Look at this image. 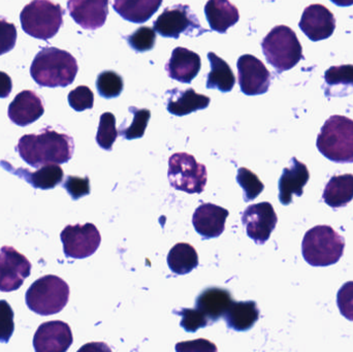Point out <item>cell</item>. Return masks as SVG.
Listing matches in <instances>:
<instances>
[{
  "label": "cell",
  "instance_id": "7",
  "mask_svg": "<svg viewBox=\"0 0 353 352\" xmlns=\"http://www.w3.org/2000/svg\"><path fill=\"white\" fill-rule=\"evenodd\" d=\"M63 14L61 6L51 0H31L21 12V25L26 34L48 41L61 28Z\"/></svg>",
  "mask_w": 353,
  "mask_h": 352
},
{
  "label": "cell",
  "instance_id": "16",
  "mask_svg": "<svg viewBox=\"0 0 353 352\" xmlns=\"http://www.w3.org/2000/svg\"><path fill=\"white\" fill-rule=\"evenodd\" d=\"M68 10L77 24L86 30L105 25L109 14V0H68Z\"/></svg>",
  "mask_w": 353,
  "mask_h": 352
},
{
  "label": "cell",
  "instance_id": "31",
  "mask_svg": "<svg viewBox=\"0 0 353 352\" xmlns=\"http://www.w3.org/2000/svg\"><path fill=\"white\" fill-rule=\"evenodd\" d=\"M130 112L134 115V120L128 127L121 126L119 134L130 141L143 138L150 120L151 112L147 109H138L134 107H130Z\"/></svg>",
  "mask_w": 353,
  "mask_h": 352
},
{
  "label": "cell",
  "instance_id": "13",
  "mask_svg": "<svg viewBox=\"0 0 353 352\" xmlns=\"http://www.w3.org/2000/svg\"><path fill=\"white\" fill-rule=\"evenodd\" d=\"M236 65L239 84L243 93L246 95H259L269 90L271 72L259 58L246 54L239 58Z\"/></svg>",
  "mask_w": 353,
  "mask_h": 352
},
{
  "label": "cell",
  "instance_id": "32",
  "mask_svg": "<svg viewBox=\"0 0 353 352\" xmlns=\"http://www.w3.org/2000/svg\"><path fill=\"white\" fill-rule=\"evenodd\" d=\"M97 88L101 96L108 99H115L123 90V80L117 72L105 70L97 76Z\"/></svg>",
  "mask_w": 353,
  "mask_h": 352
},
{
  "label": "cell",
  "instance_id": "26",
  "mask_svg": "<svg viewBox=\"0 0 353 352\" xmlns=\"http://www.w3.org/2000/svg\"><path fill=\"white\" fill-rule=\"evenodd\" d=\"M323 200L333 209L343 208L353 200V175L334 176L323 190Z\"/></svg>",
  "mask_w": 353,
  "mask_h": 352
},
{
  "label": "cell",
  "instance_id": "6",
  "mask_svg": "<svg viewBox=\"0 0 353 352\" xmlns=\"http://www.w3.org/2000/svg\"><path fill=\"white\" fill-rule=\"evenodd\" d=\"M268 62L278 72L292 70L303 56V48L296 32L285 25L274 27L261 43Z\"/></svg>",
  "mask_w": 353,
  "mask_h": 352
},
{
  "label": "cell",
  "instance_id": "25",
  "mask_svg": "<svg viewBox=\"0 0 353 352\" xmlns=\"http://www.w3.org/2000/svg\"><path fill=\"white\" fill-rule=\"evenodd\" d=\"M223 318L228 328L236 332H246L259 320V309L254 301H234Z\"/></svg>",
  "mask_w": 353,
  "mask_h": 352
},
{
  "label": "cell",
  "instance_id": "12",
  "mask_svg": "<svg viewBox=\"0 0 353 352\" xmlns=\"http://www.w3.org/2000/svg\"><path fill=\"white\" fill-rule=\"evenodd\" d=\"M154 30L161 37L178 39L182 33H201V25L188 6L178 4L165 8L154 22Z\"/></svg>",
  "mask_w": 353,
  "mask_h": 352
},
{
  "label": "cell",
  "instance_id": "8",
  "mask_svg": "<svg viewBox=\"0 0 353 352\" xmlns=\"http://www.w3.org/2000/svg\"><path fill=\"white\" fill-rule=\"evenodd\" d=\"M168 177L172 187L176 190L201 194L208 181L207 167L197 163L192 155L178 152L170 157Z\"/></svg>",
  "mask_w": 353,
  "mask_h": 352
},
{
  "label": "cell",
  "instance_id": "27",
  "mask_svg": "<svg viewBox=\"0 0 353 352\" xmlns=\"http://www.w3.org/2000/svg\"><path fill=\"white\" fill-rule=\"evenodd\" d=\"M211 72L208 74L207 88L218 89L221 92H230L236 84V78L230 64L213 52L208 54Z\"/></svg>",
  "mask_w": 353,
  "mask_h": 352
},
{
  "label": "cell",
  "instance_id": "10",
  "mask_svg": "<svg viewBox=\"0 0 353 352\" xmlns=\"http://www.w3.org/2000/svg\"><path fill=\"white\" fill-rule=\"evenodd\" d=\"M31 262L26 256L10 246L0 249V291L10 293L22 287L30 276Z\"/></svg>",
  "mask_w": 353,
  "mask_h": 352
},
{
  "label": "cell",
  "instance_id": "41",
  "mask_svg": "<svg viewBox=\"0 0 353 352\" xmlns=\"http://www.w3.org/2000/svg\"><path fill=\"white\" fill-rule=\"evenodd\" d=\"M337 304L340 313L346 320L353 322V281L342 285L338 291Z\"/></svg>",
  "mask_w": 353,
  "mask_h": 352
},
{
  "label": "cell",
  "instance_id": "5",
  "mask_svg": "<svg viewBox=\"0 0 353 352\" xmlns=\"http://www.w3.org/2000/svg\"><path fill=\"white\" fill-rule=\"evenodd\" d=\"M70 287L55 275L41 277L31 284L25 296L27 307L39 315L59 313L68 305Z\"/></svg>",
  "mask_w": 353,
  "mask_h": 352
},
{
  "label": "cell",
  "instance_id": "22",
  "mask_svg": "<svg viewBox=\"0 0 353 352\" xmlns=\"http://www.w3.org/2000/svg\"><path fill=\"white\" fill-rule=\"evenodd\" d=\"M205 14L212 30L219 33H225L240 20L238 8L230 0H209Z\"/></svg>",
  "mask_w": 353,
  "mask_h": 352
},
{
  "label": "cell",
  "instance_id": "15",
  "mask_svg": "<svg viewBox=\"0 0 353 352\" xmlns=\"http://www.w3.org/2000/svg\"><path fill=\"white\" fill-rule=\"evenodd\" d=\"M299 26L311 41H323L335 31L336 19L327 6L311 4L305 8Z\"/></svg>",
  "mask_w": 353,
  "mask_h": 352
},
{
  "label": "cell",
  "instance_id": "19",
  "mask_svg": "<svg viewBox=\"0 0 353 352\" xmlns=\"http://www.w3.org/2000/svg\"><path fill=\"white\" fill-rule=\"evenodd\" d=\"M310 179V173L305 163L292 157L290 167L283 169L279 179V200L284 206L292 203V196H302L304 187Z\"/></svg>",
  "mask_w": 353,
  "mask_h": 352
},
{
  "label": "cell",
  "instance_id": "30",
  "mask_svg": "<svg viewBox=\"0 0 353 352\" xmlns=\"http://www.w3.org/2000/svg\"><path fill=\"white\" fill-rule=\"evenodd\" d=\"M118 136H119V132L116 127L115 116L110 112L103 113L99 119V130L97 134V144L103 150L111 151Z\"/></svg>",
  "mask_w": 353,
  "mask_h": 352
},
{
  "label": "cell",
  "instance_id": "38",
  "mask_svg": "<svg viewBox=\"0 0 353 352\" xmlns=\"http://www.w3.org/2000/svg\"><path fill=\"white\" fill-rule=\"evenodd\" d=\"M14 313L6 300H0V343H8L14 331Z\"/></svg>",
  "mask_w": 353,
  "mask_h": 352
},
{
  "label": "cell",
  "instance_id": "17",
  "mask_svg": "<svg viewBox=\"0 0 353 352\" xmlns=\"http://www.w3.org/2000/svg\"><path fill=\"white\" fill-rule=\"evenodd\" d=\"M230 212L217 205H201L192 217L193 227L203 239H215L225 231L226 219Z\"/></svg>",
  "mask_w": 353,
  "mask_h": 352
},
{
  "label": "cell",
  "instance_id": "4",
  "mask_svg": "<svg viewBox=\"0 0 353 352\" xmlns=\"http://www.w3.org/2000/svg\"><path fill=\"white\" fill-rule=\"evenodd\" d=\"M345 241L330 225H316L305 234L302 243L304 260L312 267L337 264L344 253Z\"/></svg>",
  "mask_w": 353,
  "mask_h": 352
},
{
  "label": "cell",
  "instance_id": "28",
  "mask_svg": "<svg viewBox=\"0 0 353 352\" xmlns=\"http://www.w3.org/2000/svg\"><path fill=\"white\" fill-rule=\"evenodd\" d=\"M196 250L188 243H178L170 250L168 265L176 275H186L199 267Z\"/></svg>",
  "mask_w": 353,
  "mask_h": 352
},
{
  "label": "cell",
  "instance_id": "9",
  "mask_svg": "<svg viewBox=\"0 0 353 352\" xmlns=\"http://www.w3.org/2000/svg\"><path fill=\"white\" fill-rule=\"evenodd\" d=\"M66 258L83 260L93 256L101 243V234L92 223L68 225L60 234Z\"/></svg>",
  "mask_w": 353,
  "mask_h": 352
},
{
  "label": "cell",
  "instance_id": "40",
  "mask_svg": "<svg viewBox=\"0 0 353 352\" xmlns=\"http://www.w3.org/2000/svg\"><path fill=\"white\" fill-rule=\"evenodd\" d=\"M63 187L74 200L90 194V181H89L88 177L80 178L76 177V176H68L63 183Z\"/></svg>",
  "mask_w": 353,
  "mask_h": 352
},
{
  "label": "cell",
  "instance_id": "14",
  "mask_svg": "<svg viewBox=\"0 0 353 352\" xmlns=\"http://www.w3.org/2000/svg\"><path fill=\"white\" fill-rule=\"evenodd\" d=\"M72 342L74 337L70 326L60 320L41 324L33 338V346L37 352H65Z\"/></svg>",
  "mask_w": 353,
  "mask_h": 352
},
{
  "label": "cell",
  "instance_id": "39",
  "mask_svg": "<svg viewBox=\"0 0 353 352\" xmlns=\"http://www.w3.org/2000/svg\"><path fill=\"white\" fill-rule=\"evenodd\" d=\"M17 28L12 23L0 17V56L14 49L17 41Z\"/></svg>",
  "mask_w": 353,
  "mask_h": 352
},
{
  "label": "cell",
  "instance_id": "21",
  "mask_svg": "<svg viewBox=\"0 0 353 352\" xmlns=\"http://www.w3.org/2000/svg\"><path fill=\"white\" fill-rule=\"evenodd\" d=\"M232 295L226 289L209 287L199 293L195 301V308L212 324L221 320L232 305Z\"/></svg>",
  "mask_w": 353,
  "mask_h": 352
},
{
  "label": "cell",
  "instance_id": "37",
  "mask_svg": "<svg viewBox=\"0 0 353 352\" xmlns=\"http://www.w3.org/2000/svg\"><path fill=\"white\" fill-rule=\"evenodd\" d=\"M178 315L182 316L180 326L184 329L186 332L194 333L199 329L205 328L211 324L207 318L201 313L199 310L195 309H182L181 311L175 312Z\"/></svg>",
  "mask_w": 353,
  "mask_h": 352
},
{
  "label": "cell",
  "instance_id": "24",
  "mask_svg": "<svg viewBox=\"0 0 353 352\" xmlns=\"http://www.w3.org/2000/svg\"><path fill=\"white\" fill-rule=\"evenodd\" d=\"M211 99L205 95L199 94L194 89L187 90L174 89L171 91V97L168 101V110L173 115L182 117L193 112L205 109L210 105Z\"/></svg>",
  "mask_w": 353,
  "mask_h": 352
},
{
  "label": "cell",
  "instance_id": "23",
  "mask_svg": "<svg viewBox=\"0 0 353 352\" xmlns=\"http://www.w3.org/2000/svg\"><path fill=\"white\" fill-rule=\"evenodd\" d=\"M163 0H114L113 8L132 23L147 22L159 10Z\"/></svg>",
  "mask_w": 353,
  "mask_h": 352
},
{
  "label": "cell",
  "instance_id": "1",
  "mask_svg": "<svg viewBox=\"0 0 353 352\" xmlns=\"http://www.w3.org/2000/svg\"><path fill=\"white\" fill-rule=\"evenodd\" d=\"M16 149L27 165L39 169L51 163H68L74 155V142L68 134L46 127L39 134L23 136Z\"/></svg>",
  "mask_w": 353,
  "mask_h": 352
},
{
  "label": "cell",
  "instance_id": "2",
  "mask_svg": "<svg viewBox=\"0 0 353 352\" xmlns=\"http://www.w3.org/2000/svg\"><path fill=\"white\" fill-rule=\"evenodd\" d=\"M76 58L64 50L46 47L35 56L31 63L30 74L41 87H66L78 74Z\"/></svg>",
  "mask_w": 353,
  "mask_h": 352
},
{
  "label": "cell",
  "instance_id": "3",
  "mask_svg": "<svg viewBox=\"0 0 353 352\" xmlns=\"http://www.w3.org/2000/svg\"><path fill=\"white\" fill-rule=\"evenodd\" d=\"M316 146L333 163H353V120L340 115L330 117L317 136Z\"/></svg>",
  "mask_w": 353,
  "mask_h": 352
},
{
  "label": "cell",
  "instance_id": "29",
  "mask_svg": "<svg viewBox=\"0 0 353 352\" xmlns=\"http://www.w3.org/2000/svg\"><path fill=\"white\" fill-rule=\"evenodd\" d=\"M18 172L23 174L24 180L37 189H53L61 183L64 178L63 169L56 163L43 165L34 173L25 169H19Z\"/></svg>",
  "mask_w": 353,
  "mask_h": 352
},
{
  "label": "cell",
  "instance_id": "20",
  "mask_svg": "<svg viewBox=\"0 0 353 352\" xmlns=\"http://www.w3.org/2000/svg\"><path fill=\"white\" fill-rule=\"evenodd\" d=\"M201 68L199 54L182 47L174 49L171 59L165 65L170 78L185 84H189L199 74Z\"/></svg>",
  "mask_w": 353,
  "mask_h": 352
},
{
  "label": "cell",
  "instance_id": "43",
  "mask_svg": "<svg viewBox=\"0 0 353 352\" xmlns=\"http://www.w3.org/2000/svg\"><path fill=\"white\" fill-rule=\"evenodd\" d=\"M333 3L337 4L338 6H353V0H331Z\"/></svg>",
  "mask_w": 353,
  "mask_h": 352
},
{
  "label": "cell",
  "instance_id": "34",
  "mask_svg": "<svg viewBox=\"0 0 353 352\" xmlns=\"http://www.w3.org/2000/svg\"><path fill=\"white\" fill-rule=\"evenodd\" d=\"M128 41L134 51H150L154 48L157 33H155L154 29L150 28V27L142 26L128 37Z\"/></svg>",
  "mask_w": 353,
  "mask_h": 352
},
{
  "label": "cell",
  "instance_id": "11",
  "mask_svg": "<svg viewBox=\"0 0 353 352\" xmlns=\"http://www.w3.org/2000/svg\"><path fill=\"white\" fill-rule=\"evenodd\" d=\"M277 222L275 209L269 202L251 205L242 214V223L247 236L257 245H263L270 239Z\"/></svg>",
  "mask_w": 353,
  "mask_h": 352
},
{
  "label": "cell",
  "instance_id": "42",
  "mask_svg": "<svg viewBox=\"0 0 353 352\" xmlns=\"http://www.w3.org/2000/svg\"><path fill=\"white\" fill-rule=\"evenodd\" d=\"M12 82L6 72H0V99H6L12 92Z\"/></svg>",
  "mask_w": 353,
  "mask_h": 352
},
{
  "label": "cell",
  "instance_id": "18",
  "mask_svg": "<svg viewBox=\"0 0 353 352\" xmlns=\"http://www.w3.org/2000/svg\"><path fill=\"white\" fill-rule=\"evenodd\" d=\"M45 113L43 99L32 90L21 91L8 105V115L12 123L27 126L34 123Z\"/></svg>",
  "mask_w": 353,
  "mask_h": 352
},
{
  "label": "cell",
  "instance_id": "35",
  "mask_svg": "<svg viewBox=\"0 0 353 352\" xmlns=\"http://www.w3.org/2000/svg\"><path fill=\"white\" fill-rule=\"evenodd\" d=\"M325 80L330 86H353V65L332 66L325 72Z\"/></svg>",
  "mask_w": 353,
  "mask_h": 352
},
{
  "label": "cell",
  "instance_id": "33",
  "mask_svg": "<svg viewBox=\"0 0 353 352\" xmlns=\"http://www.w3.org/2000/svg\"><path fill=\"white\" fill-rule=\"evenodd\" d=\"M236 182L244 191L245 202H251L259 198L265 189V185L259 178L247 167H240L236 175Z\"/></svg>",
  "mask_w": 353,
  "mask_h": 352
},
{
  "label": "cell",
  "instance_id": "36",
  "mask_svg": "<svg viewBox=\"0 0 353 352\" xmlns=\"http://www.w3.org/2000/svg\"><path fill=\"white\" fill-rule=\"evenodd\" d=\"M68 103L77 112L92 109L94 105V94L89 87H77L68 94Z\"/></svg>",
  "mask_w": 353,
  "mask_h": 352
}]
</instances>
